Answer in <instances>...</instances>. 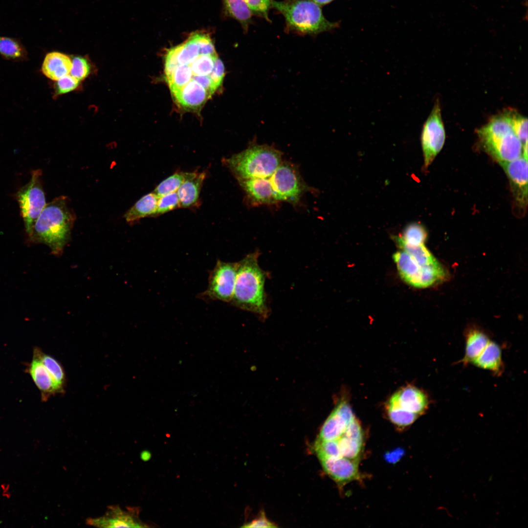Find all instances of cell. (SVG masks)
Here are the masks:
<instances>
[{
    "mask_svg": "<svg viewBox=\"0 0 528 528\" xmlns=\"http://www.w3.org/2000/svg\"><path fill=\"white\" fill-rule=\"evenodd\" d=\"M259 256L256 251L238 262L235 288L230 303L265 319L269 313L264 291L266 274L259 265Z\"/></svg>",
    "mask_w": 528,
    "mask_h": 528,
    "instance_id": "1",
    "label": "cell"
},
{
    "mask_svg": "<svg viewBox=\"0 0 528 528\" xmlns=\"http://www.w3.org/2000/svg\"><path fill=\"white\" fill-rule=\"evenodd\" d=\"M75 215L67 198L61 196L46 203L33 226L30 239L47 245L55 255L61 254L69 239Z\"/></svg>",
    "mask_w": 528,
    "mask_h": 528,
    "instance_id": "2",
    "label": "cell"
},
{
    "mask_svg": "<svg viewBox=\"0 0 528 528\" xmlns=\"http://www.w3.org/2000/svg\"><path fill=\"white\" fill-rule=\"evenodd\" d=\"M271 8L284 17L285 31L299 35H317L338 28L339 22L328 21L319 5L311 0H271Z\"/></svg>",
    "mask_w": 528,
    "mask_h": 528,
    "instance_id": "3",
    "label": "cell"
},
{
    "mask_svg": "<svg viewBox=\"0 0 528 528\" xmlns=\"http://www.w3.org/2000/svg\"><path fill=\"white\" fill-rule=\"evenodd\" d=\"M478 134L483 148L498 162L512 161L522 155L523 145L513 130L507 110L492 117Z\"/></svg>",
    "mask_w": 528,
    "mask_h": 528,
    "instance_id": "4",
    "label": "cell"
},
{
    "mask_svg": "<svg viewBox=\"0 0 528 528\" xmlns=\"http://www.w3.org/2000/svg\"><path fill=\"white\" fill-rule=\"evenodd\" d=\"M238 179L268 178L282 162V153L273 146L251 144L224 161Z\"/></svg>",
    "mask_w": 528,
    "mask_h": 528,
    "instance_id": "5",
    "label": "cell"
},
{
    "mask_svg": "<svg viewBox=\"0 0 528 528\" xmlns=\"http://www.w3.org/2000/svg\"><path fill=\"white\" fill-rule=\"evenodd\" d=\"M40 169L32 171L29 181L16 193L26 232L29 237L35 222L46 204Z\"/></svg>",
    "mask_w": 528,
    "mask_h": 528,
    "instance_id": "6",
    "label": "cell"
},
{
    "mask_svg": "<svg viewBox=\"0 0 528 528\" xmlns=\"http://www.w3.org/2000/svg\"><path fill=\"white\" fill-rule=\"evenodd\" d=\"M269 179L277 201L297 203L308 188L297 168L288 163L282 162Z\"/></svg>",
    "mask_w": 528,
    "mask_h": 528,
    "instance_id": "7",
    "label": "cell"
},
{
    "mask_svg": "<svg viewBox=\"0 0 528 528\" xmlns=\"http://www.w3.org/2000/svg\"><path fill=\"white\" fill-rule=\"evenodd\" d=\"M238 263L219 260L211 271L208 285L202 297L213 300L230 302L235 288Z\"/></svg>",
    "mask_w": 528,
    "mask_h": 528,
    "instance_id": "8",
    "label": "cell"
},
{
    "mask_svg": "<svg viewBox=\"0 0 528 528\" xmlns=\"http://www.w3.org/2000/svg\"><path fill=\"white\" fill-rule=\"evenodd\" d=\"M445 140V132L439 100L424 123L421 134L424 165L427 168L442 149Z\"/></svg>",
    "mask_w": 528,
    "mask_h": 528,
    "instance_id": "9",
    "label": "cell"
},
{
    "mask_svg": "<svg viewBox=\"0 0 528 528\" xmlns=\"http://www.w3.org/2000/svg\"><path fill=\"white\" fill-rule=\"evenodd\" d=\"M139 511L136 507H128L126 510L119 506H110L104 515L97 518H89L86 524L98 528H140L146 527L138 517Z\"/></svg>",
    "mask_w": 528,
    "mask_h": 528,
    "instance_id": "10",
    "label": "cell"
},
{
    "mask_svg": "<svg viewBox=\"0 0 528 528\" xmlns=\"http://www.w3.org/2000/svg\"><path fill=\"white\" fill-rule=\"evenodd\" d=\"M429 403L428 396L424 392L415 386L409 385L401 388L393 394L386 407L419 416L427 410Z\"/></svg>",
    "mask_w": 528,
    "mask_h": 528,
    "instance_id": "11",
    "label": "cell"
},
{
    "mask_svg": "<svg viewBox=\"0 0 528 528\" xmlns=\"http://www.w3.org/2000/svg\"><path fill=\"white\" fill-rule=\"evenodd\" d=\"M508 177L517 206L524 208L528 199V158L522 155L510 161L499 162Z\"/></svg>",
    "mask_w": 528,
    "mask_h": 528,
    "instance_id": "12",
    "label": "cell"
},
{
    "mask_svg": "<svg viewBox=\"0 0 528 528\" xmlns=\"http://www.w3.org/2000/svg\"><path fill=\"white\" fill-rule=\"evenodd\" d=\"M355 418L349 403L344 399L340 400L323 424L317 440L338 439Z\"/></svg>",
    "mask_w": 528,
    "mask_h": 528,
    "instance_id": "13",
    "label": "cell"
},
{
    "mask_svg": "<svg viewBox=\"0 0 528 528\" xmlns=\"http://www.w3.org/2000/svg\"><path fill=\"white\" fill-rule=\"evenodd\" d=\"M319 460L325 472L339 485L360 478L359 461L342 457H325Z\"/></svg>",
    "mask_w": 528,
    "mask_h": 528,
    "instance_id": "14",
    "label": "cell"
},
{
    "mask_svg": "<svg viewBox=\"0 0 528 528\" xmlns=\"http://www.w3.org/2000/svg\"><path fill=\"white\" fill-rule=\"evenodd\" d=\"M250 200L257 204H270L277 202L269 177L238 179Z\"/></svg>",
    "mask_w": 528,
    "mask_h": 528,
    "instance_id": "15",
    "label": "cell"
},
{
    "mask_svg": "<svg viewBox=\"0 0 528 528\" xmlns=\"http://www.w3.org/2000/svg\"><path fill=\"white\" fill-rule=\"evenodd\" d=\"M27 372L40 391L43 401H47L51 396L60 394L49 372L40 360L34 354L27 367Z\"/></svg>",
    "mask_w": 528,
    "mask_h": 528,
    "instance_id": "16",
    "label": "cell"
},
{
    "mask_svg": "<svg viewBox=\"0 0 528 528\" xmlns=\"http://www.w3.org/2000/svg\"><path fill=\"white\" fill-rule=\"evenodd\" d=\"M205 177V172H189L176 192L180 207H191L197 204Z\"/></svg>",
    "mask_w": 528,
    "mask_h": 528,
    "instance_id": "17",
    "label": "cell"
},
{
    "mask_svg": "<svg viewBox=\"0 0 528 528\" xmlns=\"http://www.w3.org/2000/svg\"><path fill=\"white\" fill-rule=\"evenodd\" d=\"M71 67L72 60L69 56L62 52L53 51L45 56L41 70L46 77L56 81L69 74Z\"/></svg>",
    "mask_w": 528,
    "mask_h": 528,
    "instance_id": "18",
    "label": "cell"
},
{
    "mask_svg": "<svg viewBox=\"0 0 528 528\" xmlns=\"http://www.w3.org/2000/svg\"><path fill=\"white\" fill-rule=\"evenodd\" d=\"M478 368L488 370L495 375H500L504 370L500 347L489 340L484 350L472 362Z\"/></svg>",
    "mask_w": 528,
    "mask_h": 528,
    "instance_id": "19",
    "label": "cell"
},
{
    "mask_svg": "<svg viewBox=\"0 0 528 528\" xmlns=\"http://www.w3.org/2000/svg\"><path fill=\"white\" fill-rule=\"evenodd\" d=\"M158 198L154 192L143 196L125 213L126 221L133 223L143 218L155 216Z\"/></svg>",
    "mask_w": 528,
    "mask_h": 528,
    "instance_id": "20",
    "label": "cell"
},
{
    "mask_svg": "<svg viewBox=\"0 0 528 528\" xmlns=\"http://www.w3.org/2000/svg\"><path fill=\"white\" fill-rule=\"evenodd\" d=\"M223 9L225 16L236 20L241 24L243 31L246 33L253 23L254 15L244 0H222Z\"/></svg>",
    "mask_w": 528,
    "mask_h": 528,
    "instance_id": "21",
    "label": "cell"
},
{
    "mask_svg": "<svg viewBox=\"0 0 528 528\" xmlns=\"http://www.w3.org/2000/svg\"><path fill=\"white\" fill-rule=\"evenodd\" d=\"M487 334L478 329H470L465 333V351L461 360L464 365L472 362L484 350L488 342Z\"/></svg>",
    "mask_w": 528,
    "mask_h": 528,
    "instance_id": "22",
    "label": "cell"
},
{
    "mask_svg": "<svg viewBox=\"0 0 528 528\" xmlns=\"http://www.w3.org/2000/svg\"><path fill=\"white\" fill-rule=\"evenodd\" d=\"M399 274L403 280L412 286L420 270L421 266L407 252L397 251L393 255Z\"/></svg>",
    "mask_w": 528,
    "mask_h": 528,
    "instance_id": "23",
    "label": "cell"
},
{
    "mask_svg": "<svg viewBox=\"0 0 528 528\" xmlns=\"http://www.w3.org/2000/svg\"><path fill=\"white\" fill-rule=\"evenodd\" d=\"M33 354L42 362L56 384L60 394L65 392L66 376L61 364L53 356L44 353L39 348L34 349Z\"/></svg>",
    "mask_w": 528,
    "mask_h": 528,
    "instance_id": "24",
    "label": "cell"
},
{
    "mask_svg": "<svg viewBox=\"0 0 528 528\" xmlns=\"http://www.w3.org/2000/svg\"><path fill=\"white\" fill-rule=\"evenodd\" d=\"M334 441L338 447L339 457L359 461L363 450L364 439L351 437L344 433Z\"/></svg>",
    "mask_w": 528,
    "mask_h": 528,
    "instance_id": "25",
    "label": "cell"
},
{
    "mask_svg": "<svg viewBox=\"0 0 528 528\" xmlns=\"http://www.w3.org/2000/svg\"><path fill=\"white\" fill-rule=\"evenodd\" d=\"M393 239L401 250L409 253L420 266L430 264L437 261L424 244L418 245L407 244L400 236H394Z\"/></svg>",
    "mask_w": 528,
    "mask_h": 528,
    "instance_id": "26",
    "label": "cell"
},
{
    "mask_svg": "<svg viewBox=\"0 0 528 528\" xmlns=\"http://www.w3.org/2000/svg\"><path fill=\"white\" fill-rule=\"evenodd\" d=\"M189 172H179L175 173L161 182L154 189V193L158 197L177 192L178 188L186 179Z\"/></svg>",
    "mask_w": 528,
    "mask_h": 528,
    "instance_id": "27",
    "label": "cell"
},
{
    "mask_svg": "<svg viewBox=\"0 0 528 528\" xmlns=\"http://www.w3.org/2000/svg\"><path fill=\"white\" fill-rule=\"evenodd\" d=\"M427 236L426 229L422 225L418 223H412L404 228L401 237L407 244L418 245L424 244Z\"/></svg>",
    "mask_w": 528,
    "mask_h": 528,
    "instance_id": "28",
    "label": "cell"
},
{
    "mask_svg": "<svg viewBox=\"0 0 528 528\" xmlns=\"http://www.w3.org/2000/svg\"><path fill=\"white\" fill-rule=\"evenodd\" d=\"M513 130L521 142L523 148L528 145V120L516 111L508 110Z\"/></svg>",
    "mask_w": 528,
    "mask_h": 528,
    "instance_id": "29",
    "label": "cell"
},
{
    "mask_svg": "<svg viewBox=\"0 0 528 528\" xmlns=\"http://www.w3.org/2000/svg\"><path fill=\"white\" fill-rule=\"evenodd\" d=\"M70 75L78 80L82 81L91 73L92 66L90 60L86 56H75L72 59Z\"/></svg>",
    "mask_w": 528,
    "mask_h": 528,
    "instance_id": "30",
    "label": "cell"
},
{
    "mask_svg": "<svg viewBox=\"0 0 528 528\" xmlns=\"http://www.w3.org/2000/svg\"><path fill=\"white\" fill-rule=\"evenodd\" d=\"M24 51L23 47L15 40L0 37V54L12 59L20 58L23 56Z\"/></svg>",
    "mask_w": 528,
    "mask_h": 528,
    "instance_id": "31",
    "label": "cell"
},
{
    "mask_svg": "<svg viewBox=\"0 0 528 528\" xmlns=\"http://www.w3.org/2000/svg\"><path fill=\"white\" fill-rule=\"evenodd\" d=\"M178 207H180L176 192L158 198L155 216L161 215Z\"/></svg>",
    "mask_w": 528,
    "mask_h": 528,
    "instance_id": "32",
    "label": "cell"
},
{
    "mask_svg": "<svg viewBox=\"0 0 528 528\" xmlns=\"http://www.w3.org/2000/svg\"><path fill=\"white\" fill-rule=\"evenodd\" d=\"M79 86L80 81L68 74L56 81L55 84V94L59 96L69 93L78 89Z\"/></svg>",
    "mask_w": 528,
    "mask_h": 528,
    "instance_id": "33",
    "label": "cell"
},
{
    "mask_svg": "<svg viewBox=\"0 0 528 528\" xmlns=\"http://www.w3.org/2000/svg\"><path fill=\"white\" fill-rule=\"evenodd\" d=\"M254 15L270 22L269 11L271 8V0H244Z\"/></svg>",
    "mask_w": 528,
    "mask_h": 528,
    "instance_id": "34",
    "label": "cell"
},
{
    "mask_svg": "<svg viewBox=\"0 0 528 528\" xmlns=\"http://www.w3.org/2000/svg\"><path fill=\"white\" fill-rule=\"evenodd\" d=\"M242 527L244 528H275L277 526L269 521L264 512H262L259 517L244 524Z\"/></svg>",
    "mask_w": 528,
    "mask_h": 528,
    "instance_id": "35",
    "label": "cell"
},
{
    "mask_svg": "<svg viewBox=\"0 0 528 528\" xmlns=\"http://www.w3.org/2000/svg\"><path fill=\"white\" fill-rule=\"evenodd\" d=\"M319 6H324L330 3L334 0H311Z\"/></svg>",
    "mask_w": 528,
    "mask_h": 528,
    "instance_id": "36",
    "label": "cell"
},
{
    "mask_svg": "<svg viewBox=\"0 0 528 528\" xmlns=\"http://www.w3.org/2000/svg\"><path fill=\"white\" fill-rule=\"evenodd\" d=\"M1 486H3L2 488L3 490V496H6L7 498L9 497L10 495L8 494L9 493L7 492L9 489V485L3 484H1Z\"/></svg>",
    "mask_w": 528,
    "mask_h": 528,
    "instance_id": "37",
    "label": "cell"
},
{
    "mask_svg": "<svg viewBox=\"0 0 528 528\" xmlns=\"http://www.w3.org/2000/svg\"><path fill=\"white\" fill-rule=\"evenodd\" d=\"M151 455L148 452L144 451V453L142 454V458L144 459V460H148L150 458Z\"/></svg>",
    "mask_w": 528,
    "mask_h": 528,
    "instance_id": "38",
    "label": "cell"
}]
</instances>
